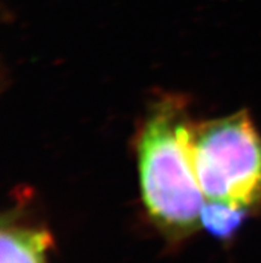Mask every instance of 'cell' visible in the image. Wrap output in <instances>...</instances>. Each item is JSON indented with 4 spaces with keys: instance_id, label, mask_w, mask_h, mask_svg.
I'll list each match as a JSON object with an SVG mask.
<instances>
[{
    "instance_id": "obj_1",
    "label": "cell",
    "mask_w": 261,
    "mask_h": 263,
    "mask_svg": "<svg viewBox=\"0 0 261 263\" xmlns=\"http://www.w3.org/2000/svg\"><path fill=\"white\" fill-rule=\"evenodd\" d=\"M188 106L180 95L153 102L136 133L143 206L153 226L177 245L198 230L204 194L187 148Z\"/></svg>"
},
{
    "instance_id": "obj_2",
    "label": "cell",
    "mask_w": 261,
    "mask_h": 263,
    "mask_svg": "<svg viewBox=\"0 0 261 263\" xmlns=\"http://www.w3.org/2000/svg\"><path fill=\"white\" fill-rule=\"evenodd\" d=\"M187 148L204 197L261 206V135L247 111L187 126Z\"/></svg>"
},
{
    "instance_id": "obj_3",
    "label": "cell",
    "mask_w": 261,
    "mask_h": 263,
    "mask_svg": "<svg viewBox=\"0 0 261 263\" xmlns=\"http://www.w3.org/2000/svg\"><path fill=\"white\" fill-rule=\"evenodd\" d=\"M53 237L43 226L20 223L16 214H4L0 233V263H47Z\"/></svg>"
},
{
    "instance_id": "obj_4",
    "label": "cell",
    "mask_w": 261,
    "mask_h": 263,
    "mask_svg": "<svg viewBox=\"0 0 261 263\" xmlns=\"http://www.w3.org/2000/svg\"><path fill=\"white\" fill-rule=\"evenodd\" d=\"M251 213L253 211L247 207L218 200H208L202 207L200 224L212 237L228 240L235 237Z\"/></svg>"
}]
</instances>
